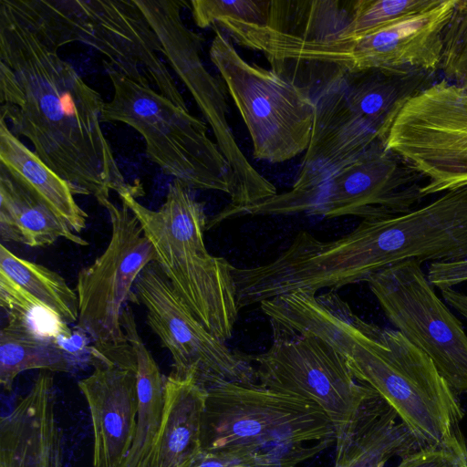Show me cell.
<instances>
[{"mask_svg":"<svg viewBox=\"0 0 467 467\" xmlns=\"http://www.w3.org/2000/svg\"><path fill=\"white\" fill-rule=\"evenodd\" d=\"M103 65L113 95L105 103L101 121L121 122L139 132L147 156L163 173L190 189L224 192L232 201L235 185L231 168L209 138L206 123L109 61L103 60Z\"/></svg>","mask_w":467,"mask_h":467,"instance_id":"8992f818","label":"cell"},{"mask_svg":"<svg viewBox=\"0 0 467 467\" xmlns=\"http://www.w3.org/2000/svg\"><path fill=\"white\" fill-rule=\"evenodd\" d=\"M73 364L55 339L41 336L21 318L8 316L0 332V383L10 391L17 376L26 370L70 372Z\"/></svg>","mask_w":467,"mask_h":467,"instance_id":"d4e9b609","label":"cell"},{"mask_svg":"<svg viewBox=\"0 0 467 467\" xmlns=\"http://www.w3.org/2000/svg\"><path fill=\"white\" fill-rule=\"evenodd\" d=\"M136 4L156 34L161 55L193 98L231 168L235 194L228 206H245L277 194L275 185L254 168L237 144L227 120L223 86L201 57L203 38L182 18V11L190 2L136 0Z\"/></svg>","mask_w":467,"mask_h":467,"instance_id":"ba28073f","label":"cell"},{"mask_svg":"<svg viewBox=\"0 0 467 467\" xmlns=\"http://www.w3.org/2000/svg\"><path fill=\"white\" fill-rule=\"evenodd\" d=\"M384 145L426 179L424 197L467 186V91L443 79L415 95Z\"/></svg>","mask_w":467,"mask_h":467,"instance_id":"9c48e42d","label":"cell"},{"mask_svg":"<svg viewBox=\"0 0 467 467\" xmlns=\"http://www.w3.org/2000/svg\"><path fill=\"white\" fill-rule=\"evenodd\" d=\"M269 322L271 346L254 356L258 383L317 405L337 439L375 391L357 381L344 358L321 338Z\"/></svg>","mask_w":467,"mask_h":467,"instance_id":"8fae6325","label":"cell"},{"mask_svg":"<svg viewBox=\"0 0 467 467\" xmlns=\"http://www.w3.org/2000/svg\"><path fill=\"white\" fill-rule=\"evenodd\" d=\"M440 69L455 84L467 80V0H457L445 28Z\"/></svg>","mask_w":467,"mask_h":467,"instance_id":"4dcf8cb0","label":"cell"},{"mask_svg":"<svg viewBox=\"0 0 467 467\" xmlns=\"http://www.w3.org/2000/svg\"><path fill=\"white\" fill-rule=\"evenodd\" d=\"M148 467H150V466H148Z\"/></svg>","mask_w":467,"mask_h":467,"instance_id":"e575fe53","label":"cell"},{"mask_svg":"<svg viewBox=\"0 0 467 467\" xmlns=\"http://www.w3.org/2000/svg\"><path fill=\"white\" fill-rule=\"evenodd\" d=\"M0 305L7 316L21 318L41 336L55 340L72 336L67 324L1 272Z\"/></svg>","mask_w":467,"mask_h":467,"instance_id":"f1b7e54d","label":"cell"},{"mask_svg":"<svg viewBox=\"0 0 467 467\" xmlns=\"http://www.w3.org/2000/svg\"><path fill=\"white\" fill-rule=\"evenodd\" d=\"M313 96L316 117L312 135L292 188L245 206H225L213 216L215 223L246 215L289 214L296 203L337 171L382 142L379 134L349 108L342 73L336 71L321 81Z\"/></svg>","mask_w":467,"mask_h":467,"instance_id":"5bb4252c","label":"cell"},{"mask_svg":"<svg viewBox=\"0 0 467 467\" xmlns=\"http://www.w3.org/2000/svg\"><path fill=\"white\" fill-rule=\"evenodd\" d=\"M105 103L74 67L0 2V112L74 194L101 205L125 182L102 130Z\"/></svg>","mask_w":467,"mask_h":467,"instance_id":"6da1fadb","label":"cell"},{"mask_svg":"<svg viewBox=\"0 0 467 467\" xmlns=\"http://www.w3.org/2000/svg\"><path fill=\"white\" fill-rule=\"evenodd\" d=\"M0 272L69 325L78 320V298L57 272L21 258L0 245Z\"/></svg>","mask_w":467,"mask_h":467,"instance_id":"4316f807","label":"cell"},{"mask_svg":"<svg viewBox=\"0 0 467 467\" xmlns=\"http://www.w3.org/2000/svg\"><path fill=\"white\" fill-rule=\"evenodd\" d=\"M0 237L30 247H43L64 238L86 246L75 233L0 166Z\"/></svg>","mask_w":467,"mask_h":467,"instance_id":"cb8c5ba5","label":"cell"},{"mask_svg":"<svg viewBox=\"0 0 467 467\" xmlns=\"http://www.w3.org/2000/svg\"><path fill=\"white\" fill-rule=\"evenodd\" d=\"M233 467H244V466H233Z\"/></svg>","mask_w":467,"mask_h":467,"instance_id":"836d02e7","label":"cell"},{"mask_svg":"<svg viewBox=\"0 0 467 467\" xmlns=\"http://www.w3.org/2000/svg\"><path fill=\"white\" fill-rule=\"evenodd\" d=\"M427 279L429 283L440 290L451 288L467 282V258L450 262L431 263Z\"/></svg>","mask_w":467,"mask_h":467,"instance_id":"d6a6232c","label":"cell"},{"mask_svg":"<svg viewBox=\"0 0 467 467\" xmlns=\"http://www.w3.org/2000/svg\"><path fill=\"white\" fill-rule=\"evenodd\" d=\"M352 1L274 0L265 28L302 40H329L348 25Z\"/></svg>","mask_w":467,"mask_h":467,"instance_id":"484cf974","label":"cell"},{"mask_svg":"<svg viewBox=\"0 0 467 467\" xmlns=\"http://www.w3.org/2000/svg\"><path fill=\"white\" fill-rule=\"evenodd\" d=\"M121 327L136 356L138 394L135 434L121 467H148L161 427L166 377L143 342L129 305L122 311Z\"/></svg>","mask_w":467,"mask_h":467,"instance_id":"603a6c76","label":"cell"},{"mask_svg":"<svg viewBox=\"0 0 467 467\" xmlns=\"http://www.w3.org/2000/svg\"><path fill=\"white\" fill-rule=\"evenodd\" d=\"M47 47H91L130 78L189 110L160 57L161 45L135 0H1Z\"/></svg>","mask_w":467,"mask_h":467,"instance_id":"5b68a950","label":"cell"},{"mask_svg":"<svg viewBox=\"0 0 467 467\" xmlns=\"http://www.w3.org/2000/svg\"><path fill=\"white\" fill-rule=\"evenodd\" d=\"M103 206L109 213L111 235L104 252L78 275V320L99 348L128 344L121 327V314L131 302L134 284L142 270L156 262L155 250L129 207L110 199Z\"/></svg>","mask_w":467,"mask_h":467,"instance_id":"4fadbf2b","label":"cell"},{"mask_svg":"<svg viewBox=\"0 0 467 467\" xmlns=\"http://www.w3.org/2000/svg\"><path fill=\"white\" fill-rule=\"evenodd\" d=\"M191 190L174 179L156 210L137 200L144 193L140 182L118 195L139 220L155 250L156 263L179 296L212 334L225 341L232 337L239 312L234 266L208 252L204 232L209 219L204 203Z\"/></svg>","mask_w":467,"mask_h":467,"instance_id":"277c9868","label":"cell"},{"mask_svg":"<svg viewBox=\"0 0 467 467\" xmlns=\"http://www.w3.org/2000/svg\"><path fill=\"white\" fill-rule=\"evenodd\" d=\"M206 391L192 379L166 377L161 427L150 467H193L202 455Z\"/></svg>","mask_w":467,"mask_h":467,"instance_id":"ffe728a7","label":"cell"},{"mask_svg":"<svg viewBox=\"0 0 467 467\" xmlns=\"http://www.w3.org/2000/svg\"><path fill=\"white\" fill-rule=\"evenodd\" d=\"M420 177L379 142L296 203L289 214L364 219L406 213L425 198Z\"/></svg>","mask_w":467,"mask_h":467,"instance_id":"9a60e30c","label":"cell"},{"mask_svg":"<svg viewBox=\"0 0 467 467\" xmlns=\"http://www.w3.org/2000/svg\"><path fill=\"white\" fill-rule=\"evenodd\" d=\"M91 366L78 388L90 413L93 467H121L136 430V356L130 344L108 350L93 344Z\"/></svg>","mask_w":467,"mask_h":467,"instance_id":"e0dca14e","label":"cell"},{"mask_svg":"<svg viewBox=\"0 0 467 467\" xmlns=\"http://www.w3.org/2000/svg\"><path fill=\"white\" fill-rule=\"evenodd\" d=\"M434 74L385 68L342 74L345 97L351 110L374 129L384 143L400 109L435 83Z\"/></svg>","mask_w":467,"mask_h":467,"instance_id":"44dd1931","label":"cell"},{"mask_svg":"<svg viewBox=\"0 0 467 467\" xmlns=\"http://www.w3.org/2000/svg\"><path fill=\"white\" fill-rule=\"evenodd\" d=\"M396 467H467V460L445 450L425 447L402 457Z\"/></svg>","mask_w":467,"mask_h":467,"instance_id":"1f68e13d","label":"cell"},{"mask_svg":"<svg viewBox=\"0 0 467 467\" xmlns=\"http://www.w3.org/2000/svg\"><path fill=\"white\" fill-rule=\"evenodd\" d=\"M202 452L244 467H295L337 441L315 403L259 383L224 382L206 390Z\"/></svg>","mask_w":467,"mask_h":467,"instance_id":"3957f363","label":"cell"},{"mask_svg":"<svg viewBox=\"0 0 467 467\" xmlns=\"http://www.w3.org/2000/svg\"><path fill=\"white\" fill-rule=\"evenodd\" d=\"M442 0H356L345 28L332 39L365 35L400 19L431 9ZM330 40V39H329Z\"/></svg>","mask_w":467,"mask_h":467,"instance_id":"83f0119b","label":"cell"},{"mask_svg":"<svg viewBox=\"0 0 467 467\" xmlns=\"http://www.w3.org/2000/svg\"><path fill=\"white\" fill-rule=\"evenodd\" d=\"M269 320L316 336L345 360L359 383L397 413L421 448L445 450L467 460L464 416L457 393L432 360L397 329L358 317L337 291H296L269 301Z\"/></svg>","mask_w":467,"mask_h":467,"instance_id":"7a4b0ae2","label":"cell"},{"mask_svg":"<svg viewBox=\"0 0 467 467\" xmlns=\"http://www.w3.org/2000/svg\"><path fill=\"white\" fill-rule=\"evenodd\" d=\"M456 3L442 0L431 9L362 36L315 41L309 48L310 57L343 74L372 68L435 73Z\"/></svg>","mask_w":467,"mask_h":467,"instance_id":"2e32d148","label":"cell"},{"mask_svg":"<svg viewBox=\"0 0 467 467\" xmlns=\"http://www.w3.org/2000/svg\"><path fill=\"white\" fill-rule=\"evenodd\" d=\"M212 27L210 59L249 131L254 158L280 163L306 151L316 117L311 89L284 74L248 63L220 27Z\"/></svg>","mask_w":467,"mask_h":467,"instance_id":"52a82bcc","label":"cell"},{"mask_svg":"<svg viewBox=\"0 0 467 467\" xmlns=\"http://www.w3.org/2000/svg\"><path fill=\"white\" fill-rule=\"evenodd\" d=\"M131 303L146 309V322L171 356V376L207 389L224 382L258 383L254 356L230 349L179 296L156 262L135 281Z\"/></svg>","mask_w":467,"mask_h":467,"instance_id":"30bf717a","label":"cell"},{"mask_svg":"<svg viewBox=\"0 0 467 467\" xmlns=\"http://www.w3.org/2000/svg\"><path fill=\"white\" fill-rule=\"evenodd\" d=\"M333 467H384L421 447L394 410L376 392L337 437Z\"/></svg>","mask_w":467,"mask_h":467,"instance_id":"d6986e66","label":"cell"},{"mask_svg":"<svg viewBox=\"0 0 467 467\" xmlns=\"http://www.w3.org/2000/svg\"><path fill=\"white\" fill-rule=\"evenodd\" d=\"M0 166L75 233L86 228L88 213L70 185L48 168L0 119Z\"/></svg>","mask_w":467,"mask_h":467,"instance_id":"7402d4cb","label":"cell"},{"mask_svg":"<svg viewBox=\"0 0 467 467\" xmlns=\"http://www.w3.org/2000/svg\"><path fill=\"white\" fill-rule=\"evenodd\" d=\"M55 394L53 377L41 371L30 390L1 418L0 467H62Z\"/></svg>","mask_w":467,"mask_h":467,"instance_id":"ac0fdd59","label":"cell"},{"mask_svg":"<svg viewBox=\"0 0 467 467\" xmlns=\"http://www.w3.org/2000/svg\"><path fill=\"white\" fill-rule=\"evenodd\" d=\"M270 1L193 0L190 8L194 24L200 28L212 26L217 20L231 18L247 24L265 26Z\"/></svg>","mask_w":467,"mask_h":467,"instance_id":"f546056e","label":"cell"},{"mask_svg":"<svg viewBox=\"0 0 467 467\" xmlns=\"http://www.w3.org/2000/svg\"><path fill=\"white\" fill-rule=\"evenodd\" d=\"M420 265L417 260L403 261L367 283L397 330L432 360L457 394H467V335Z\"/></svg>","mask_w":467,"mask_h":467,"instance_id":"7c38bea8","label":"cell"}]
</instances>
